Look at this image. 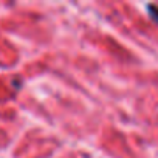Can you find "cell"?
Wrapping results in <instances>:
<instances>
[{
  "instance_id": "1",
  "label": "cell",
  "mask_w": 158,
  "mask_h": 158,
  "mask_svg": "<svg viewBox=\"0 0 158 158\" xmlns=\"http://www.w3.org/2000/svg\"><path fill=\"white\" fill-rule=\"evenodd\" d=\"M147 13L150 16V19L158 23V5H147Z\"/></svg>"
}]
</instances>
